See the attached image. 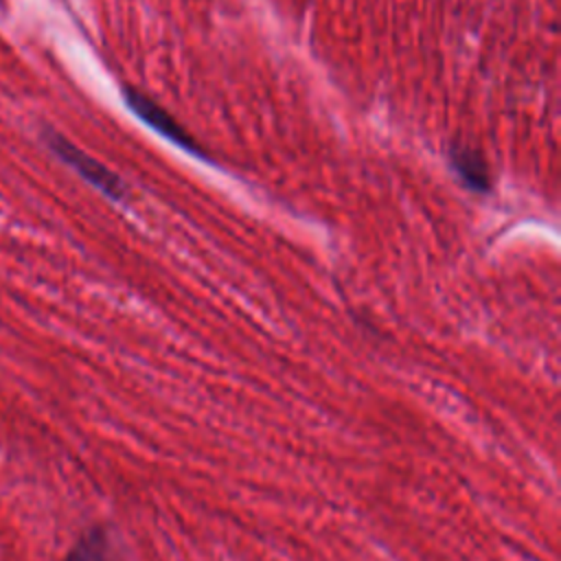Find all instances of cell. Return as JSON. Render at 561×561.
<instances>
[{"label":"cell","instance_id":"obj_2","mask_svg":"<svg viewBox=\"0 0 561 561\" xmlns=\"http://www.w3.org/2000/svg\"><path fill=\"white\" fill-rule=\"evenodd\" d=\"M125 101H127V105L136 112V116L142 118V121H145L149 127H153L158 134H162L164 138L173 140L175 145H180V147H184V149L195 151V153L202 156L197 142L188 136V131H186L167 110H162L156 101H151L147 94L127 88V90H125Z\"/></svg>","mask_w":561,"mask_h":561},{"label":"cell","instance_id":"obj_4","mask_svg":"<svg viewBox=\"0 0 561 561\" xmlns=\"http://www.w3.org/2000/svg\"><path fill=\"white\" fill-rule=\"evenodd\" d=\"M64 561H114L110 554V543L103 530H92L81 537Z\"/></svg>","mask_w":561,"mask_h":561},{"label":"cell","instance_id":"obj_1","mask_svg":"<svg viewBox=\"0 0 561 561\" xmlns=\"http://www.w3.org/2000/svg\"><path fill=\"white\" fill-rule=\"evenodd\" d=\"M50 149L64 160L68 162L83 180H88L92 186H96L101 193H105L112 199H121L125 195V186L121 182V178L116 173H112L107 167H103L99 160H94L92 156H88L85 151H81L79 147H75L70 140H66L64 136L48 131L46 134Z\"/></svg>","mask_w":561,"mask_h":561},{"label":"cell","instance_id":"obj_3","mask_svg":"<svg viewBox=\"0 0 561 561\" xmlns=\"http://www.w3.org/2000/svg\"><path fill=\"white\" fill-rule=\"evenodd\" d=\"M451 162H454V169L460 173V178L476 191H486L489 188V173H486V167L482 164V160L469 151V149H462V147H456L451 151Z\"/></svg>","mask_w":561,"mask_h":561}]
</instances>
